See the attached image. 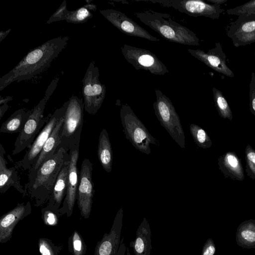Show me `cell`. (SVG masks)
I'll return each instance as SVG.
<instances>
[{
	"label": "cell",
	"mask_w": 255,
	"mask_h": 255,
	"mask_svg": "<svg viewBox=\"0 0 255 255\" xmlns=\"http://www.w3.org/2000/svg\"><path fill=\"white\" fill-rule=\"evenodd\" d=\"M31 112V110L19 109L15 111L3 122L0 128V133H20Z\"/></svg>",
	"instance_id": "484cf974"
},
{
	"label": "cell",
	"mask_w": 255,
	"mask_h": 255,
	"mask_svg": "<svg viewBox=\"0 0 255 255\" xmlns=\"http://www.w3.org/2000/svg\"><path fill=\"white\" fill-rule=\"evenodd\" d=\"M125 59L136 70H144L156 75L169 72L166 66L152 52L141 48L124 44L121 47Z\"/></svg>",
	"instance_id": "30bf717a"
},
{
	"label": "cell",
	"mask_w": 255,
	"mask_h": 255,
	"mask_svg": "<svg viewBox=\"0 0 255 255\" xmlns=\"http://www.w3.org/2000/svg\"><path fill=\"white\" fill-rule=\"evenodd\" d=\"M158 3L163 6L172 7L188 15L204 16L213 19H218L224 9L221 5L209 4L201 0H143Z\"/></svg>",
	"instance_id": "8fae6325"
},
{
	"label": "cell",
	"mask_w": 255,
	"mask_h": 255,
	"mask_svg": "<svg viewBox=\"0 0 255 255\" xmlns=\"http://www.w3.org/2000/svg\"><path fill=\"white\" fill-rule=\"evenodd\" d=\"M188 53L214 71L226 76L234 77V74L226 63L227 56L220 42L215 43V47L205 52L201 49H188Z\"/></svg>",
	"instance_id": "9a60e30c"
},
{
	"label": "cell",
	"mask_w": 255,
	"mask_h": 255,
	"mask_svg": "<svg viewBox=\"0 0 255 255\" xmlns=\"http://www.w3.org/2000/svg\"><path fill=\"white\" fill-rule=\"evenodd\" d=\"M227 1L228 0H207V1L211 2L212 4L220 5Z\"/></svg>",
	"instance_id": "ab89813d"
},
{
	"label": "cell",
	"mask_w": 255,
	"mask_h": 255,
	"mask_svg": "<svg viewBox=\"0 0 255 255\" xmlns=\"http://www.w3.org/2000/svg\"><path fill=\"white\" fill-rule=\"evenodd\" d=\"M68 169L69 154L66 151L63 164L57 177L48 201V206L54 210H58L66 197L68 188Z\"/></svg>",
	"instance_id": "7402d4cb"
},
{
	"label": "cell",
	"mask_w": 255,
	"mask_h": 255,
	"mask_svg": "<svg viewBox=\"0 0 255 255\" xmlns=\"http://www.w3.org/2000/svg\"><path fill=\"white\" fill-rule=\"evenodd\" d=\"M249 95L251 111L255 116V74L254 72L251 75Z\"/></svg>",
	"instance_id": "e575fe53"
},
{
	"label": "cell",
	"mask_w": 255,
	"mask_h": 255,
	"mask_svg": "<svg viewBox=\"0 0 255 255\" xmlns=\"http://www.w3.org/2000/svg\"><path fill=\"white\" fill-rule=\"evenodd\" d=\"M255 33V16L240 15L230 23L227 35L232 40L234 45L238 47L245 39Z\"/></svg>",
	"instance_id": "44dd1931"
},
{
	"label": "cell",
	"mask_w": 255,
	"mask_h": 255,
	"mask_svg": "<svg viewBox=\"0 0 255 255\" xmlns=\"http://www.w3.org/2000/svg\"><path fill=\"white\" fill-rule=\"evenodd\" d=\"M84 109L83 100L78 96H72L68 100L59 148L63 147L68 152L73 146L80 144L84 123Z\"/></svg>",
	"instance_id": "5b68a950"
},
{
	"label": "cell",
	"mask_w": 255,
	"mask_h": 255,
	"mask_svg": "<svg viewBox=\"0 0 255 255\" xmlns=\"http://www.w3.org/2000/svg\"><path fill=\"white\" fill-rule=\"evenodd\" d=\"M212 91L215 105L220 116L224 119L232 120L233 115L231 109L222 92L215 87L212 88Z\"/></svg>",
	"instance_id": "83f0119b"
},
{
	"label": "cell",
	"mask_w": 255,
	"mask_h": 255,
	"mask_svg": "<svg viewBox=\"0 0 255 255\" xmlns=\"http://www.w3.org/2000/svg\"><path fill=\"white\" fill-rule=\"evenodd\" d=\"M139 20L167 40L183 45L199 46V39L188 28L174 20L167 13L143 10L134 12Z\"/></svg>",
	"instance_id": "7a4b0ae2"
},
{
	"label": "cell",
	"mask_w": 255,
	"mask_h": 255,
	"mask_svg": "<svg viewBox=\"0 0 255 255\" xmlns=\"http://www.w3.org/2000/svg\"><path fill=\"white\" fill-rule=\"evenodd\" d=\"M68 104V101L52 114L49 121L37 136L30 148L27 149L23 158L15 163L14 167L16 169L28 171L31 169L54 128L65 115Z\"/></svg>",
	"instance_id": "9c48e42d"
},
{
	"label": "cell",
	"mask_w": 255,
	"mask_h": 255,
	"mask_svg": "<svg viewBox=\"0 0 255 255\" xmlns=\"http://www.w3.org/2000/svg\"><path fill=\"white\" fill-rule=\"evenodd\" d=\"M255 42V33L247 37L242 42L241 46H245L248 44H251Z\"/></svg>",
	"instance_id": "8d00e7d4"
},
{
	"label": "cell",
	"mask_w": 255,
	"mask_h": 255,
	"mask_svg": "<svg viewBox=\"0 0 255 255\" xmlns=\"http://www.w3.org/2000/svg\"><path fill=\"white\" fill-rule=\"evenodd\" d=\"M38 244L41 255H58L55 247L49 240L40 238L38 240Z\"/></svg>",
	"instance_id": "1f68e13d"
},
{
	"label": "cell",
	"mask_w": 255,
	"mask_h": 255,
	"mask_svg": "<svg viewBox=\"0 0 255 255\" xmlns=\"http://www.w3.org/2000/svg\"><path fill=\"white\" fill-rule=\"evenodd\" d=\"M5 151L1 143L0 144V192L3 194L10 187H13L17 191L26 195L24 188L20 184V177L15 167L8 168L7 162L4 158Z\"/></svg>",
	"instance_id": "ffe728a7"
},
{
	"label": "cell",
	"mask_w": 255,
	"mask_h": 255,
	"mask_svg": "<svg viewBox=\"0 0 255 255\" xmlns=\"http://www.w3.org/2000/svg\"><path fill=\"white\" fill-rule=\"evenodd\" d=\"M58 78H55L49 85L44 96L32 110L22 131L19 133L14 144L12 155H16L26 148H30L35 139L49 121L52 114L44 118L46 103L56 88Z\"/></svg>",
	"instance_id": "277c9868"
},
{
	"label": "cell",
	"mask_w": 255,
	"mask_h": 255,
	"mask_svg": "<svg viewBox=\"0 0 255 255\" xmlns=\"http://www.w3.org/2000/svg\"><path fill=\"white\" fill-rule=\"evenodd\" d=\"M8 106L7 104L1 105L0 106V119H1L5 112L8 110Z\"/></svg>",
	"instance_id": "f35d334b"
},
{
	"label": "cell",
	"mask_w": 255,
	"mask_h": 255,
	"mask_svg": "<svg viewBox=\"0 0 255 255\" xmlns=\"http://www.w3.org/2000/svg\"><path fill=\"white\" fill-rule=\"evenodd\" d=\"M216 253V247L212 239L209 238L204 244L201 255H215Z\"/></svg>",
	"instance_id": "d590c367"
},
{
	"label": "cell",
	"mask_w": 255,
	"mask_h": 255,
	"mask_svg": "<svg viewBox=\"0 0 255 255\" xmlns=\"http://www.w3.org/2000/svg\"><path fill=\"white\" fill-rule=\"evenodd\" d=\"M96 9L94 4H87L74 10H67L66 1H64L57 10L47 21L50 24L53 22L65 20L73 23H83L93 16L92 12Z\"/></svg>",
	"instance_id": "d6986e66"
},
{
	"label": "cell",
	"mask_w": 255,
	"mask_h": 255,
	"mask_svg": "<svg viewBox=\"0 0 255 255\" xmlns=\"http://www.w3.org/2000/svg\"><path fill=\"white\" fill-rule=\"evenodd\" d=\"M245 156L248 167L255 177V150L249 145L246 148Z\"/></svg>",
	"instance_id": "d6a6232c"
},
{
	"label": "cell",
	"mask_w": 255,
	"mask_h": 255,
	"mask_svg": "<svg viewBox=\"0 0 255 255\" xmlns=\"http://www.w3.org/2000/svg\"><path fill=\"white\" fill-rule=\"evenodd\" d=\"M120 117L125 137L136 149L149 155L150 144L159 145L158 141L151 135L128 104L122 106Z\"/></svg>",
	"instance_id": "8992f818"
},
{
	"label": "cell",
	"mask_w": 255,
	"mask_h": 255,
	"mask_svg": "<svg viewBox=\"0 0 255 255\" xmlns=\"http://www.w3.org/2000/svg\"><path fill=\"white\" fill-rule=\"evenodd\" d=\"M92 171V163L88 158L84 159L79 172L76 200L81 214L85 219L90 216L95 193Z\"/></svg>",
	"instance_id": "7c38bea8"
},
{
	"label": "cell",
	"mask_w": 255,
	"mask_h": 255,
	"mask_svg": "<svg viewBox=\"0 0 255 255\" xmlns=\"http://www.w3.org/2000/svg\"><path fill=\"white\" fill-rule=\"evenodd\" d=\"M54 210L48 206L42 210L44 221L47 225L54 226L57 224V217Z\"/></svg>",
	"instance_id": "836d02e7"
},
{
	"label": "cell",
	"mask_w": 255,
	"mask_h": 255,
	"mask_svg": "<svg viewBox=\"0 0 255 255\" xmlns=\"http://www.w3.org/2000/svg\"><path fill=\"white\" fill-rule=\"evenodd\" d=\"M237 245L242 248L255 249V220L245 221L238 226L236 234Z\"/></svg>",
	"instance_id": "cb8c5ba5"
},
{
	"label": "cell",
	"mask_w": 255,
	"mask_h": 255,
	"mask_svg": "<svg viewBox=\"0 0 255 255\" xmlns=\"http://www.w3.org/2000/svg\"><path fill=\"white\" fill-rule=\"evenodd\" d=\"M254 54H255V52Z\"/></svg>",
	"instance_id": "7bdbcfd3"
},
{
	"label": "cell",
	"mask_w": 255,
	"mask_h": 255,
	"mask_svg": "<svg viewBox=\"0 0 255 255\" xmlns=\"http://www.w3.org/2000/svg\"><path fill=\"white\" fill-rule=\"evenodd\" d=\"M69 37L51 39L32 49L7 74L0 78V91L10 84L29 80L47 68L68 44Z\"/></svg>",
	"instance_id": "6da1fadb"
},
{
	"label": "cell",
	"mask_w": 255,
	"mask_h": 255,
	"mask_svg": "<svg viewBox=\"0 0 255 255\" xmlns=\"http://www.w3.org/2000/svg\"><path fill=\"white\" fill-rule=\"evenodd\" d=\"M123 209L118 211L110 232L104 234L96 246L94 255H116L119 249L123 227Z\"/></svg>",
	"instance_id": "2e32d148"
},
{
	"label": "cell",
	"mask_w": 255,
	"mask_h": 255,
	"mask_svg": "<svg viewBox=\"0 0 255 255\" xmlns=\"http://www.w3.org/2000/svg\"><path fill=\"white\" fill-rule=\"evenodd\" d=\"M98 141V159L103 169L108 173H110L113 159V151L109 135L105 128L101 131Z\"/></svg>",
	"instance_id": "d4e9b609"
},
{
	"label": "cell",
	"mask_w": 255,
	"mask_h": 255,
	"mask_svg": "<svg viewBox=\"0 0 255 255\" xmlns=\"http://www.w3.org/2000/svg\"><path fill=\"white\" fill-rule=\"evenodd\" d=\"M189 129L197 146L205 149L212 145L211 139L204 129L194 124L190 125Z\"/></svg>",
	"instance_id": "f1b7e54d"
},
{
	"label": "cell",
	"mask_w": 255,
	"mask_h": 255,
	"mask_svg": "<svg viewBox=\"0 0 255 255\" xmlns=\"http://www.w3.org/2000/svg\"><path fill=\"white\" fill-rule=\"evenodd\" d=\"M220 165L222 166L224 171L232 178L243 180L245 176L241 162L233 152H228L220 160Z\"/></svg>",
	"instance_id": "4316f807"
},
{
	"label": "cell",
	"mask_w": 255,
	"mask_h": 255,
	"mask_svg": "<svg viewBox=\"0 0 255 255\" xmlns=\"http://www.w3.org/2000/svg\"><path fill=\"white\" fill-rule=\"evenodd\" d=\"M127 248L123 242V239L121 240L119 251L116 255H125L127 251Z\"/></svg>",
	"instance_id": "74e56055"
},
{
	"label": "cell",
	"mask_w": 255,
	"mask_h": 255,
	"mask_svg": "<svg viewBox=\"0 0 255 255\" xmlns=\"http://www.w3.org/2000/svg\"><path fill=\"white\" fill-rule=\"evenodd\" d=\"M10 29L5 31H1L0 32V42H1L3 39H4L6 36L9 33V31H10Z\"/></svg>",
	"instance_id": "60d3db41"
},
{
	"label": "cell",
	"mask_w": 255,
	"mask_h": 255,
	"mask_svg": "<svg viewBox=\"0 0 255 255\" xmlns=\"http://www.w3.org/2000/svg\"><path fill=\"white\" fill-rule=\"evenodd\" d=\"M11 100H12V98H11V97H7L4 99H2L1 97L0 101V105H2V104H7L9 101H10Z\"/></svg>",
	"instance_id": "b9f144b4"
},
{
	"label": "cell",
	"mask_w": 255,
	"mask_h": 255,
	"mask_svg": "<svg viewBox=\"0 0 255 255\" xmlns=\"http://www.w3.org/2000/svg\"><path fill=\"white\" fill-rule=\"evenodd\" d=\"M99 11L107 20L125 34L149 41H159V38L152 36L144 28L121 11L114 9H106L100 10Z\"/></svg>",
	"instance_id": "4fadbf2b"
},
{
	"label": "cell",
	"mask_w": 255,
	"mask_h": 255,
	"mask_svg": "<svg viewBox=\"0 0 255 255\" xmlns=\"http://www.w3.org/2000/svg\"><path fill=\"white\" fill-rule=\"evenodd\" d=\"M98 67L94 61L89 64L82 80V95L85 111L91 115L96 114L106 96V87L101 83Z\"/></svg>",
	"instance_id": "ba28073f"
},
{
	"label": "cell",
	"mask_w": 255,
	"mask_h": 255,
	"mask_svg": "<svg viewBox=\"0 0 255 255\" xmlns=\"http://www.w3.org/2000/svg\"><path fill=\"white\" fill-rule=\"evenodd\" d=\"M79 146L80 144L75 145L68 152V188L63 207L61 208L67 213L68 217H70L72 214L73 207L77 199L79 178V173L77 168V162L79 156Z\"/></svg>",
	"instance_id": "5bb4252c"
},
{
	"label": "cell",
	"mask_w": 255,
	"mask_h": 255,
	"mask_svg": "<svg viewBox=\"0 0 255 255\" xmlns=\"http://www.w3.org/2000/svg\"><path fill=\"white\" fill-rule=\"evenodd\" d=\"M72 242L73 255H84L86 248L80 235L76 231L72 235Z\"/></svg>",
	"instance_id": "4dcf8cb0"
},
{
	"label": "cell",
	"mask_w": 255,
	"mask_h": 255,
	"mask_svg": "<svg viewBox=\"0 0 255 255\" xmlns=\"http://www.w3.org/2000/svg\"><path fill=\"white\" fill-rule=\"evenodd\" d=\"M65 152L63 147H60L40 165L31 181L25 184L26 195L34 199L36 205H41L49 201L63 164Z\"/></svg>",
	"instance_id": "3957f363"
},
{
	"label": "cell",
	"mask_w": 255,
	"mask_h": 255,
	"mask_svg": "<svg viewBox=\"0 0 255 255\" xmlns=\"http://www.w3.org/2000/svg\"><path fill=\"white\" fill-rule=\"evenodd\" d=\"M156 101L153 104L155 115L161 125L182 148H185V136L179 117L170 99L158 89L155 90Z\"/></svg>",
	"instance_id": "52a82bcc"
},
{
	"label": "cell",
	"mask_w": 255,
	"mask_h": 255,
	"mask_svg": "<svg viewBox=\"0 0 255 255\" xmlns=\"http://www.w3.org/2000/svg\"><path fill=\"white\" fill-rule=\"evenodd\" d=\"M64 116L58 122L49 138L46 141L37 160L31 169L28 171V181H31L37 169L47 159L54 155L61 144V133L64 123Z\"/></svg>",
	"instance_id": "ac0fdd59"
},
{
	"label": "cell",
	"mask_w": 255,
	"mask_h": 255,
	"mask_svg": "<svg viewBox=\"0 0 255 255\" xmlns=\"http://www.w3.org/2000/svg\"><path fill=\"white\" fill-rule=\"evenodd\" d=\"M31 210L29 201L25 204L18 203L15 207L1 216L0 219V243H5L10 240L16 225L30 214Z\"/></svg>",
	"instance_id": "e0dca14e"
},
{
	"label": "cell",
	"mask_w": 255,
	"mask_h": 255,
	"mask_svg": "<svg viewBox=\"0 0 255 255\" xmlns=\"http://www.w3.org/2000/svg\"><path fill=\"white\" fill-rule=\"evenodd\" d=\"M151 232L148 222L143 218L137 229L135 240L130 244L134 255H150Z\"/></svg>",
	"instance_id": "603a6c76"
},
{
	"label": "cell",
	"mask_w": 255,
	"mask_h": 255,
	"mask_svg": "<svg viewBox=\"0 0 255 255\" xmlns=\"http://www.w3.org/2000/svg\"><path fill=\"white\" fill-rule=\"evenodd\" d=\"M226 11L229 15L255 16V0H250L239 6L228 9Z\"/></svg>",
	"instance_id": "f546056e"
}]
</instances>
